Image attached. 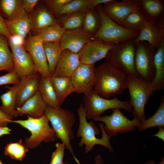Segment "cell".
<instances>
[{
    "label": "cell",
    "mask_w": 164,
    "mask_h": 164,
    "mask_svg": "<svg viewBox=\"0 0 164 164\" xmlns=\"http://www.w3.org/2000/svg\"><path fill=\"white\" fill-rule=\"evenodd\" d=\"M159 130L158 132L152 136L156 137L164 141V129L163 127H159Z\"/></svg>",
    "instance_id": "cell-47"
},
{
    "label": "cell",
    "mask_w": 164,
    "mask_h": 164,
    "mask_svg": "<svg viewBox=\"0 0 164 164\" xmlns=\"http://www.w3.org/2000/svg\"><path fill=\"white\" fill-rule=\"evenodd\" d=\"M56 149L52 153L51 161L49 164H64L63 159L65 148L62 143L58 142L55 145Z\"/></svg>",
    "instance_id": "cell-38"
},
{
    "label": "cell",
    "mask_w": 164,
    "mask_h": 164,
    "mask_svg": "<svg viewBox=\"0 0 164 164\" xmlns=\"http://www.w3.org/2000/svg\"><path fill=\"white\" fill-rule=\"evenodd\" d=\"M44 114L51 123L58 139L64 144L65 149L72 155L75 162L80 164L76 157L71 141L74 137L73 127L76 121L74 113L67 109L47 106Z\"/></svg>",
    "instance_id": "cell-2"
},
{
    "label": "cell",
    "mask_w": 164,
    "mask_h": 164,
    "mask_svg": "<svg viewBox=\"0 0 164 164\" xmlns=\"http://www.w3.org/2000/svg\"><path fill=\"white\" fill-rule=\"evenodd\" d=\"M136 43L135 64L137 76L150 82L155 75L154 58L157 49L145 41Z\"/></svg>",
    "instance_id": "cell-9"
},
{
    "label": "cell",
    "mask_w": 164,
    "mask_h": 164,
    "mask_svg": "<svg viewBox=\"0 0 164 164\" xmlns=\"http://www.w3.org/2000/svg\"><path fill=\"white\" fill-rule=\"evenodd\" d=\"M41 75L38 72L26 76L18 84L16 109L20 107L38 90Z\"/></svg>",
    "instance_id": "cell-17"
},
{
    "label": "cell",
    "mask_w": 164,
    "mask_h": 164,
    "mask_svg": "<svg viewBox=\"0 0 164 164\" xmlns=\"http://www.w3.org/2000/svg\"><path fill=\"white\" fill-rule=\"evenodd\" d=\"M144 164H155V162L152 160H150ZM158 164H164V158L163 157L161 162Z\"/></svg>",
    "instance_id": "cell-50"
},
{
    "label": "cell",
    "mask_w": 164,
    "mask_h": 164,
    "mask_svg": "<svg viewBox=\"0 0 164 164\" xmlns=\"http://www.w3.org/2000/svg\"><path fill=\"white\" fill-rule=\"evenodd\" d=\"M43 44L38 36L30 34L25 39L23 47L31 56L37 72L42 76L50 78Z\"/></svg>",
    "instance_id": "cell-11"
},
{
    "label": "cell",
    "mask_w": 164,
    "mask_h": 164,
    "mask_svg": "<svg viewBox=\"0 0 164 164\" xmlns=\"http://www.w3.org/2000/svg\"><path fill=\"white\" fill-rule=\"evenodd\" d=\"M0 164H4L0 160Z\"/></svg>",
    "instance_id": "cell-51"
},
{
    "label": "cell",
    "mask_w": 164,
    "mask_h": 164,
    "mask_svg": "<svg viewBox=\"0 0 164 164\" xmlns=\"http://www.w3.org/2000/svg\"><path fill=\"white\" fill-rule=\"evenodd\" d=\"M77 112L79 119V127L77 132L76 135L81 137L79 143L80 147L85 145V153L90 152L93 149L94 146L98 145L107 148L111 152L113 151L110 140L111 137L107 135L104 129L103 123H98L102 133V137L99 138L96 137L100 133L99 129L95 125L93 121L89 122L87 121L86 117V110L82 104H80L77 109Z\"/></svg>",
    "instance_id": "cell-3"
},
{
    "label": "cell",
    "mask_w": 164,
    "mask_h": 164,
    "mask_svg": "<svg viewBox=\"0 0 164 164\" xmlns=\"http://www.w3.org/2000/svg\"><path fill=\"white\" fill-rule=\"evenodd\" d=\"M30 15L31 31L34 35H36L41 30L47 27L58 23L57 19L55 18L52 12L46 7L39 9Z\"/></svg>",
    "instance_id": "cell-21"
},
{
    "label": "cell",
    "mask_w": 164,
    "mask_h": 164,
    "mask_svg": "<svg viewBox=\"0 0 164 164\" xmlns=\"http://www.w3.org/2000/svg\"><path fill=\"white\" fill-rule=\"evenodd\" d=\"M7 39L8 42L15 45L23 46H24L25 40L18 36L12 35L10 37Z\"/></svg>",
    "instance_id": "cell-44"
},
{
    "label": "cell",
    "mask_w": 164,
    "mask_h": 164,
    "mask_svg": "<svg viewBox=\"0 0 164 164\" xmlns=\"http://www.w3.org/2000/svg\"><path fill=\"white\" fill-rule=\"evenodd\" d=\"M8 43L12 54L14 69L20 79L37 73L31 56L24 47L15 45L9 42Z\"/></svg>",
    "instance_id": "cell-15"
},
{
    "label": "cell",
    "mask_w": 164,
    "mask_h": 164,
    "mask_svg": "<svg viewBox=\"0 0 164 164\" xmlns=\"http://www.w3.org/2000/svg\"><path fill=\"white\" fill-rule=\"evenodd\" d=\"M80 63L78 53L63 50L52 76L70 77Z\"/></svg>",
    "instance_id": "cell-18"
},
{
    "label": "cell",
    "mask_w": 164,
    "mask_h": 164,
    "mask_svg": "<svg viewBox=\"0 0 164 164\" xmlns=\"http://www.w3.org/2000/svg\"><path fill=\"white\" fill-rule=\"evenodd\" d=\"M162 38L164 39V18L162 16L156 22Z\"/></svg>",
    "instance_id": "cell-45"
},
{
    "label": "cell",
    "mask_w": 164,
    "mask_h": 164,
    "mask_svg": "<svg viewBox=\"0 0 164 164\" xmlns=\"http://www.w3.org/2000/svg\"><path fill=\"white\" fill-rule=\"evenodd\" d=\"M101 7L108 16L120 25L129 14L139 8L135 0H124L121 2L111 0L101 5Z\"/></svg>",
    "instance_id": "cell-14"
},
{
    "label": "cell",
    "mask_w": 164,
    "mask_h": 164,
    "mask_svg": "<svg viewBox=\"0 0 164 164\" xmlns=\"http://www.w3.org/2000/svg\"><path fill=\"white\" fill-rule=\"evenodd\" d=\"M38 90L47 106L54 108L60 107L50 78L41 75Z\"/></svg>",
    "instance_id": "cell-28"
},
{
    "label": "cell",
    "mask_w": 164,
    "mask_h": 164,
    "mask_svg": "<svg viewBox=\"0 0 164 164\" xmlns=\"http://www.w3.org/2000/svg\"><path fill=\"white\" fill-rule=\"evenodd\" d=\"M127 76L107 62L96 67L94 89L100 96L109 99L127 89Z\"/></svg>",
    "instance_id": "cell-1"
},
{
    "label": "cell",
    "mask_w": 164,
    "mask_h": 164,
    "mask_svg": "<svg viewBox=\"0 0 164 164\" xmlns=\"http://www.w3.org/2000/svg\"><path fill=\"white\" fill-rule=\"evenodd\" d=\"M71 1V0H44L43 1L52 13Z\"/></svg>",
    "instance_id": "cell-40"
},
{
    "label": "cell",
    "mask_w": 164,
    "mask_h": 164,
    "mask_svg": "<svg viewBox=\"0 0 164 164\" xmlns=\"http://www.w3.org/2000/svg\"><path fill=\"white\" fill-rule=\"evenodd\" d=\"M0 34L5 36L7 38L10 37L12 35L8 29L4 21V18L0 14Z\"/></svg>",
    "instance_id": "cell-42"
},
{
    "label": "cell",
    "mask_w": 164,
    "mask_h": 164,
    "mask_svg": "<svg viewBox=\"0 0 164 164\" xmlns=\"http://www.w3.org/2000/svg\"><path fill=\"white\" fill-rule=\"evenodd\" d=\"M0 11L2 17L9 21L15 19L26 13L22 0H0Z\"/></svg>",
    "instance_id": "cell-25"
},
{
    "label": "cell",
    "mask_w": 164,
    "mask_h": 164,
    "mask_svg": "<svg viewBox=\"0 0 164 164\" xmlns=\"http://www.w3.org/2000/svg\"><path fill=\"white\" fill-rule=\"evenodd\" d=\"M112 113L109 115L100 116L94 118L96 121H101L105 124L104 126L106 133L111 136H115L119 133L123 134L136 130L141 122L136 118L130 120L123 114L121 109H112Z\"/></svg>",
    "instance_id": "cell-10"
},
{
    "label": "cell",
    "mask_w": 164,
    "mask_h": 164,
    "mask_svg": "<svg viewBox=\"0 0 164 164\" xmlns=\"http://www.w3.org/2000/svg\"><path fill=\"white\" fill-rule=\"evenodd\" d=\"M96 8L100 15L101 25L94 37L108 44L117 45L134 39L137 36L138 32L127 29L114 22L104 12L101 5Z\"/></svg>",
    "instance_id": "cell-5"
},
{
    "label": "cell",
    "mask_w": 164,
    "mask_h": 164,
    "mask_svg": "<svg viewBox=\"0 0 164 164\" xmlns=\"http://www.w3.org/2000/svg\"><path fill=\"white\" fill-rule=\"evenodd\" d=\"M20 79L15 69L0 76V86L8 84H18Z\"/></svg>",
    "instance_id": "cell-39"
},
{
    "label": "cell",
    "mask_w": 164,
    "mask_h": 164,
    "mask_svg": "<svg viewBox=\"0 0 164 164\" xmlns=\"http://www.w3.org/2000/svg\"><path fill=\"white\" fill-rule=\"evenodd\" d=\"M115 46L108 44L93 37L78 53L80 62L86 64H94L105 58L109 50Z\"/></svg>",
    "instance_id": "cell-13"
},
{
    "label": "cell",
    "mask_w": 164,
    "mask_h": 164,
    "mask_svg": "<svg viewBox=\"0 0 164 164\" xmlns=\"http://www.w3.org/2000/svg\"><path fill=\"white\" fill-rule=\"evenodd\" d=\"M39 1L38 0H22L24 8L26 13L29 14L30 12Z\"/></svg>",
    "instance_id": "cell-41"
},
{
    "label": "cell",
    "mask_w": 164,
    "mask_h": 164,
    "mask_svg": "<svg viewBox=\"0 0 164 164\" xmlns=\"http://www.w3.org/2000/svg\"><path fill=\"white\" fill-rule=\"evenodd\" d=\"M93 36L83 28L67 30L60 41L62 50H68L78 53L84 46L93 38Z\"/></svg>",
    "instance_id": "cell-16"
},
{
    "label": "cell",
    "mask_w": 164,
    "mask_h": 164,
    "mask_svg": "<svg viewBox=\"0 0 164 164\" xmlns=\"http://www.w3.org/2000/svg\"><path fill=\"white\" fill-rule=\"evenodd\" d=\"M82 100L86 110V118L88 120L100 116L109 109L122 108L129 112L133 110L129 101H121L116 97L112 99L105 98L99 95L94 89L84 94Z\"/></svg>",
    "instance_id": "cell-8"
},
{
    "label": "cell",
    "mask_w": 164,
    "mask_h": 164,
    "mask_svg": "<svg viewBox=\"0 0 164 164\" xmlns=\"http://www.w3.org/2000/svg\"><path fill=\"white\" fill-rule=\"evenodd\" d=\"M11 131V129L7 126H0V137L10 134Z\"/></svg>",
    "instance_id": "cell-48"
},
{
    "label": "cell",
    "mask_w": 164,
    "mask_h": 164,
    "mask_svg": "<svg viewBox=\"0 0 164 164\" xmlns=\"http://www.w3.org/2000/svg\"><path fill=\"white\" fill-rule=\"evenodd\" d=\"M148 19L138 8L129 14L120 25L127 29L139 32Z\"/></svg>",
    "instance_id": "cell-31"
},
{
    "label": "cell",
    "mask_w": 164,
    "mask_h": 164,
    "mask_svg": "<svg viewBox=\"0 0 164 164\" xmlns=\"http://www.w3.org/2000/svg\"><path fill=\"white\" fill-rule=\"evenodd\" d=\"M50 80L60 106L66 98L72 93L74 92L70 77L52 76Z\"/></svg>",
    "instance_id": "cell-27"
},
{
    "label": "cell",
    "mask_w": 164,
    "mask_h": 164,
    "mask_svg": "<svg viewBox=\"0 0 164 164\" xmlns=\"http://www.w3.org/2000/svg\"><path fill=\"white\" fill-rule=\"evenodd\" d=\"M111 0H89L91 9L95 8L101 4H104L110 2Z\"/></svg>",
    "instance_id": "cell-46"
},
{
    "label": "cell",
    "mask_w": 164,
    "mask_h": 164,
    "mask_svg": "<svg viewBox=\"0 0 164 164\" xmlns=\"http://www.w3.org/2000/svg\"><path fill=\"white\" fill-rule=\"evenodd\" d=\"M9 45L7 38L0 34V72L3 70L9 72L14 69L12 54Z\"/></svg>",
    "instance_id": "cell-30"
},
{
    "label": "cell",
    "mask_w": 164,
    "mask_h": 164,
    "mask_svg": "<svg viewBox=\"0 0 164 164\" xmlns=\"http://www.w3.org/2000/svg\"><path fill=\"white\" fill-rule=\"evenodd\" d=\"M127 84L133 114L134 118L142 121L146 119L145 105L155 92L154 86L151 82L146 81L138 76H127Z\"/></svg>",
    "instance_id": "cell-6"
},
{
    "label": "cell",
    "mask_w": 164,
    "mask_h": 164,
    "mask_svg": "<svg viewBox=\"0 0 164 164\" xmlns=\"http://www.w3.org/2000/svg\"><path fill=\"white\" fill-rule=\"evenodd\" d=\"M66 30L59 23L51 25L41 30L36 35L43 43L60 42Z\"/></svg>",
    "instance_id": "cell-33"
},
{
    "label": "cell",
    "mask_w": 164,
    "mask_h": 164,
    "mask_svg": "<svg viewBox=\"0 0 164 164\" xmlns=\"http://www.w3.org/2000/svg\"><path fill=\"white\" fill-rule=\"evenodd\" d=\"M94 159L95 162V164H102L103 161L101 158V155L99 154L97 155L94 158Z\"/></svg>",
    "instance_id": "cell-49"
},
{
    "label": "cell",
    "mask_w": 164,
    "mask_h": 164,
    "mask_svg": "<svg viewBox=\"0 0 164 164\" xmlns=\"http://www.w3.org/2000/svg\"><path fill=\"white\" fill-rule=\"evenodd\" d=\"M47 106L38 90L16 110L18 116L26 114L32 118H36L44 114Z\"/></svg>",
    "instance_id": "cell-19"
},
{
    "label": "cell",
    "mask_w": 164,
    "mask_h": 164,
    "mask_svg": "<svg viewBox=\"0 0 164 164\" xmlns=\"http://www.w3.org/2000/svg\"><path fill=\"white\" fill-rule=\"evenodd\" d=\"M88 10L62 15L57 17L56 19L58 23L66 30L83 28L85 16Z\"/></svg>",
    "instance_id": "cell-29"
},
{
    "label": "cell",
    "mask_w": 164,
    "mask_h": 164,
    "mask_svg": "<svg viewBox=\"0 0 164 164\" xmlns=\"http://www.w3.org/2000/svg\"><path fill=\"white\" fill-rule=\"evenodd\" d=\"M26 120H12L29 130L31 135L26 139L24 143L28 148L33 149L38 147L42 142H54L57 138L53 129L49 125L47 116L43 114L34 118L27 115Z\"/></svg>",
    "instance_id": "cell-4"
},
{
    "label": "cell",
    "mask_w": 164,
    "mask_h": 164,
    "mask_svg": "<svg viewBox=\"0 0 164 164\" xmlns=\"http://www.w3.org/2000/svg\"><path fill=\"white\" fill-rule=\"evenodd\" d=\"M43 47L47 59L49 71L53 75L62 50L60 42L43 43Z\"/></svg>",
    "instance_id": "cell-32"
},
{
    "label": "cell",
    "mask_w": 164,
    "mask_h": 164,
    "mask_svg": "<svg viewBox=\"0 0 164 164\" xmlns=\"http://www.w3.org/2000/svg\"><path fill=\"white\" fill-rule=\"evenodd\" d=\"M163 40L164 39L162 36L156 22L149 19L139 32L137 36L134 39L135 43L145 41L157 49Z\"/></svg>",
    "instance_id": "cell-20"
},
{
    "label": "cell",
    "mask_w": 164,
    "mask_h": 164,
    "mask_svg": "<svg viewBox=\"0 0 164 164\" xmlns=\"http://www.w3.org/2000/svg\"><path fill=\"white\" fill-rule=\"evenodd\" d=\"M154 66L155 75L151 82L155 92L164 88V40L162 41L155 55Z\"/></svg>",
    "instance_id": "cell-23"
},
{
    "label": "cell",
    "mask_w": 164,
    "mask_h": 164,
    "mask_svg": "<svg viewBox=\"0 0 164 164\" xmlns=\"http://www.w3.org/2000/svg\"><path fill=\"white\" fill-rule=\"evenodd\" d=\"M91 9L89 0L71 1L52 13L54 16L58 17L80 11Z\"/></svg>",
    "instance_id": "cell-35"
},
{
    "label": "cell",
    "mask_w": 164,
    "mask_h": 164,
    "mask_svg": "<svg viewBox=\"0 0 164 164\" xmlns=\"http://www.w3.org/2000/svg\"><path fill=\"white\" fill-rule=\"evenodd\" d=\"M135 50L134 39L115 45L107 53L105 57L106 62L128 76H138L135 64Z\"/></svg>",
    "instance_id": "cell-7"
},
{
    "label": "cell",
    "mask_w": 164,
    "mask_h": 164,
    "mask_svg": "<svg viewBox=\"0 0 164 164\" xmlns=\"http://www.w3.org/2000/svg\"><path fill=\"white\" fill-rule=\"evenodd\" d=\"M5 87L8 90L0 96L2 102L0 110L12 118L17 117L18 115L15 106L18 84Z\"/></svg>",
    "instance_id": "cell-26"
},
{
    "label": "cell",
    "mask_w": 164,
    "mask_h": 164,
    "mask_svg": "<svg viewBox=\"0 0 164 164\" xmlns=\"http://www.w3.org/2000/svg\"><path fill=\"white\" fill-rule=\"evenodd\" d=\"M155 126L164 127V96H162L159 108L151 117L141 122L137 128L140 132Z\"/></svg>",
    "instance_id": "cell-34"
},
{
    "label": "cell",
    "mask_w": 164,
    "mask_h": 164,
    "mask_svg": "<svg viewBox=\"0 0 164 164\" xmlns=\"http://www.w3.org/2000/svg\"><path fill=\"white\" fill-rule=\"evenodd\" d=\"M28 151V148L21 139L18 142L8 143L5 147L4 154L13 159L21 161Z\"/></svg>",
    "instance_id": "cell-37"
},
{
    "label": "cell",
    "mask_w": 164,
    "mask_h": 164,
    "mask_svg": "<svg viewBox=\"0 0 164 164\" xmlns=\"http://www.w3.org/2000/svg\"><path fill=\"white\" fill-rule=\"evenodd\" d=\"M95 68L94 64L80 63L70 77L74 92L85 94L94 89Z\"/></svg>",
    "instance_id": "cell-12"
},
{
    "label": "cell",
    "mask_w": 164,
    "mask_h": 164,
    "mask_svg": "<svg viewBox=\"0 0 164 164\" xmlns=\"http://www.w3.org/2000/svg\"><path fill=\"white\" fill-rule=\"evenodd\" d=\"M135 1L138 8L149 19L156 22L163 15V0H135Z\"/></svg>",
    "instance_id": "cell-24"
},
{
    "label": "cell",
    "mask_w": 164,
    "mask_h": 164,
    "mask_svg": "<svg viewBox=\"0 0 164 164\" xmlns=\"http://www.w3.org/2000/svg\"><path fill=\"white\" fill-rule=\"evenodd\" d=\"M4 21L12 35L18 36L24 39L31 29L30 15L26 14L15 19L9 21L4 18Z\"/></svg>",
    "instance_id": "cell-22"
},
{
    "label": "cell",
    "mask_w": 164,
    "mask_h": 164,
    "mask_svg": "<svg viewBox=\"0 0 164 164\" xmlns=\"http://www.w3.org/2000/svg\"><path fill=\"white\" fill-rule=\"evenodd\" d=\"M13 118L0 110V126H7L9 123L12 122Z\"/></svg>",
    "instance_id": "cell-43"
},
{
    "label": "cell",
    "mask_w": 164,
    "mask_h": 164,
    "mask_svg": "<svg viewBox=\"0 0 164 164\" xmlns=\"http://www.w3.org/2000/svg\"><path fill=\"white\" fill-rule=\"evenodd\" d=\"M101 25L100 15L96 8L88 10L86 14L83 28L89 34L94 35L99 30Z\"/></svg>",
    "instance_id": "cell-36"
},
{
    "label": "cell",
    "mask_w": 164,
    "mask_h": 164,
    "mask_svg": "<svg viewBox=\"0 0 164 164\" xmlns=\"http://www.w3.org/2000/svg\"><path fill=\"white\" fill-rule=\"evenodd\" d=\"M64 164H68V163H64Z\"/></svg>",
    "instance_id": "cell-52"
}]
</instances>
